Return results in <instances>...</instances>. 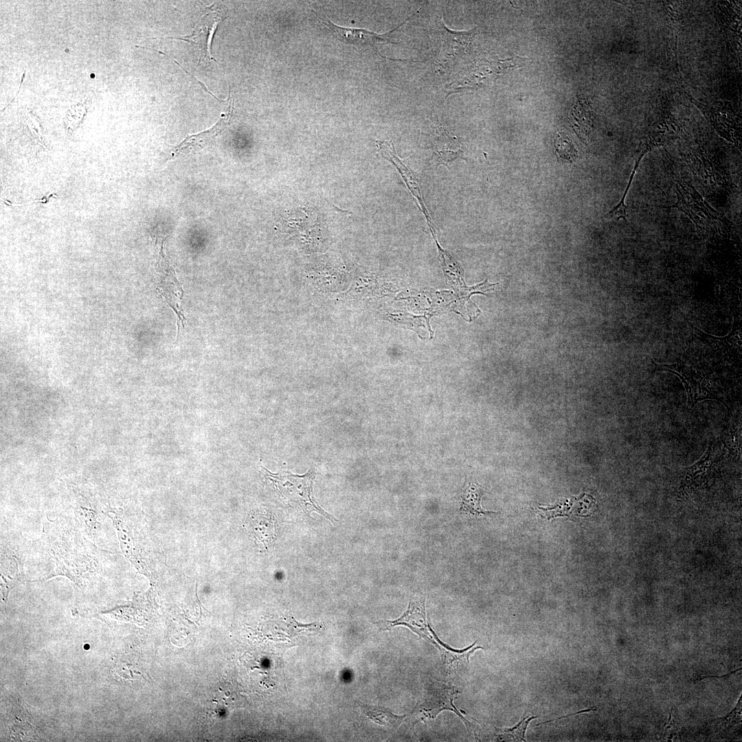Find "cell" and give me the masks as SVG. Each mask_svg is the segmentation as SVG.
<instances>
[{
    "label": "cell",
    "instance_id": "obj_2",
    "mask_svg": "<svg viewBox=\"0 0 742 742\" xmlns=\"http://www.w3.org/2000/svg\"><path fill=\"white\" fill-rule=\"evenodd\" d=\"M677 201L674 206L687 215L698 229L710 233L728 231L730 222L714 210L693 186L685 181L675 185Z\"/></svg>",
    "mask_w": 742,
    "mask_h": 742
},
{
    "label": "cell",
    "instance_id": "obj_12",
    "mask_svg": "<svg viewBox=\"0 0 742 742\" xmlns=\"http://www.w3.org/2000/svg\"><path fill=\"white\" fill-rule=\"evenodd\" d=\"M22 577V566L19 556L12 552H1V592L5 602L10 589L21 581Z\"/></svg>",
    "mask_w": 742,
    "mask_h": 742
},
{
    "label": "cell",
    "instance_id": "obj_10",
    "mask_svg": "<svg viewBox=\"0 0 742 742\" xmlns=\"http://www.w3.org/2000/svg\"><path fill=\"white\" fill-rule=\"evenodd\" d=\"M431 142L435 161L438 165L448 166L458 158H463L461 146L454 136H451L442 126L436 128L431 135Z\"/></svg>",
    "mask_w": 742,
    "mask_h": 742
},
{
    "label": "cell",
    "instance_id": "obj_5",
    "mask_svg": "<svg viewBox=\"0 0 742 742\" xmlns=\"http://www.w3.org/2000/svg\"><path fill=\"white\" fill-rule=\"evenodd\" d=\"M385 624L383 630L389 629L393 627L403 625L407 627L413 632L420 638L435 644L439 650L442 643L438 644L437 637L431 629L426 616L425 598L423 596L416 597L409 601L408 608L398 618L394 620L382 621Z\"/></svg>",
    "mask_w": 742,
    "mask_h": 742
},
{
    "label": "cell",
    "instance_id": "obj_6",
    "mask_svg": "<svg viewBox=\"0 0 742 742\" xmlns=\"http://www.w3.org/2000/svg\"><path fill=\"white\" fill-rule=\"evenodd\" d=\"M312 12L315 13L325 26L335 34L336 37L340 41L356 46H373L377 43L397 44L398 43L392 42L388 39L389 35L407 23L416 14L418 13L419 10H417L398 26L385 34H377L363 29L340 27L331 22L324 14L320 16L314 10H312Z\"/></svg>",
    "mask_w": 742,
    "mask_h": 742
},
{
    "label": "cell",
    "instance_id": "obj_11",
    "mask_svg": "<svg viewBox=\"0 0 742 742\" xmlns=\"http://www.w3.org/2000/svg\"><path fill=\"white\" fill-rule=\"evenodd\" d=\"M376 145L380 154L385 159L391 161L398 169L403 180L407 184V186L412 194L418 201L419 207L422 209L426 218L428 221L429 224L431 223L430 218H428L427 211L425 208L424 203L423 201L422 195L418 187V184L415 175L402 162L397 155L394 144L392 142L387 141H377Z\"/></svg>",
    "mask_w": 742,
    "mask_h": 742
},
{
    "label": "cell",
    "instance_id": "obj_4",
    "mask_svg": "<svg viewBox=\"0 0 742 742\" xmlns=\"http://www.w3.org/2000/svg\"><path fill=\"white\" fill-rule=\"evenodd\" d=\"M164 239L161 240L158 247V286L163 297L177 316V324L179 330L180 326H184V320H186L181 308L183 290L177 278L175 270L170 265L164 251Z\"/></svg>",
    "mask_w": 742,
    "mask_h": 742
},
{
    "label": "cell",
    "instance_id": "obj_22",
    "mask_svg": "<svg viewBox=\"0 0 742 742\" xmlns=\"http://www.w3.org/2000/svg\"><path fill=\"white\" fill-rule=\"evenodd\" d=\"M741 669V668H737V669H736L734 671H731L729 673H727V674H725V675H719H719H704V674H696V675H694L690 678V680L695 682V681H697V680H702L704 679L707 678V677H726V676L730 675V674H732V673H734L739 671Z\"/></svg>",
    "mask_w": 742,
    "mask_h": 742
},
{
    "label": "cell",
    "instance_id": "obj_13",
    "mask_svg": "<svg viewBox=\"0 0 742 742\" xmlns=\"http://www.w3.org/2000/svg\"><path fill=\"white\" fill-rule=\"evenodd\" d=\"M714 464L713 450L710 445L701 458L686 469L682 480L684 488H690L697 484L699 477H707L712 471Z\"/></svg>",
    "mask_w": 742,
    "mask_h": 742
},
{
    "label": "cell",
    "instance_id": "obj_14",
    "mask_svg": "<svg viewBox=\"0 0 742 742\" xmlns=\"http://www.w3.org/2000/svg\"><path fill=\"white\" fill-rule=\"evenodd\" d=\"M361 712L372 722L382 726L396 728L401 725L406 715H396L388 709L357 702Z\"/></svg>",
    "mask_w": 742,
    "mask_h": 742
},
{
    "label": "cell",
    "instance_id": "obj_18",
    "mask_svg": "<svg viewBox=\"0 0 742 742\" xmlns=\"http://www.w3.org/2000/svg\"><path fill=\"white\" fill-rule=\"evenodd\" d=\"M555 148L558 155L565 159L570 161L576 157V150L572 141L563 135H559L554 142Z\"/></svg>",
    "mask_w": 742,
    "mask_h": 742
},
{
    "label": "cell",
    "instance_id": "obj_17",
    "mask_svg": "<svg viewBox=\"0 0 742 742\" xmlns=\"http://www.w3.org/2000/svg\"><path fill=\"white\" fill-rule=\"evenodd\" d=\"M537 717H526L524 719H523L518 724L515 725L513 728H495V731H496L497 735H498V736H499L501 737H503V738L508 737L513 738L514 739H515L517 741H526L525 740V733H526L527 727H528L530 721L531 720L534 719H536Z\"/></svg>",
    "mask_w": 742,
    "mask_h": 742
},
{
    "label": "cell",
    "instance_id": "obj_9",
    "mask_svg": "<svg viewBox=\"0 0 742 742\" xmlns=\"http://www.w3.org/2000/svg\"><path fill=\"white\" fill-rule=\"evenodd\" d=\"M476 33V29L469 31L454 32L449 30L442 21L437 29V36L440 38V56L445 58H456L458 54L466 52Z\"/></svg>",
    "mask_w": 742,
    "mask_h": 742
},
{
    "label": "cell",
    "instance_id": "obj_7",
    "mask_svg": "<svg viewBox=\"0 0 742 742\" xmlns=\"http://www.w3.org/2000/svg\"><path fill=\"white\" fill-rule=\"evenodd\" d=\"M206 8L192 34L178 38L197 45L203 60L216 62L212 54V42L217 26L224 17L214 8V5Z\"/></svg>",
    "mask_w": 742,
    "mask_h": 742
},
{
    "label": "cell",
    "instance_id": "obj_16",
    "mask_svg": "<svg viewBox=\"0 0 742 742\" xmlns=\"http://www.w3.org/2000/svg\"><path fill=\"white\" fill-rule=\"evenodd\" d=\"M475 643L476 642L462 650H454L447 646L444 647L445 645L443 644L441 647L440 652L445 669L447 671H451L453 668H456L461 662H469L470 655H472L475 650L478 649H483L482 647H475Z\"/></svg>",
    "mask_w": 742,
    "mask_h": 742
},
{
    "label": "cell",
    "instance_id": "obj_1",
    "mask_svg": "<svg viewBox=\"0 0 742 742\" xmlns=\"http://www.w3.org/2000/svg\"><path fill=\"white\" fill-rule=\"evenodd\" d=\"M260 469L265 479L284 502L304 512L315 511L333 521V517L323 510L314 499L313 482L315 474L313 471L297 475L289 472L273 473L262 466Z\"/></svg>",
    "mask_w": 742,
    "mask_h": 742
},
{
    "label": "cell",
    "instance_id": "obj_15",
    "mask_svg": "<svg viewBox=\"0 0 742 742\" xmlns=\"http://www.w3.org/2000/svg\"><path fill=\"white\" fill-rule=\"evenodd\" d=\"M482 491L479 486L471 484L464 491L462 497L460 510L462 513L473 515H489L495 512L483 509L481 506Z\"/></svg>",
    "mask_w": 742,
    "mask_h": 742
},
{
    "label": "cell",
    "instance_id": "obj_3",
    "mask_svg": "<svg viewBox=\"0 0 742 742\" xmlns=\"http://www.w3.org/2000/svg\"><path fill=\"white\" fill-rule=\"evenodd\" d=\"M458 693L459 691L455 686L440 682L429 685L422 700L413 710L414 717L417 721L427 722L435 719L442 710H451L462 719L469 732H474L476 737L471 723L463 717L453 704Z\"/></svg>",
    "mask_w": 742,
    "mask_h": 742
},
{
    "label": "cell",
    "instance_id": "obj_19",
    "mask_svg": "<svg viewBox=\"0 0 742 742\" xmlns=\"http://www.w3.org/2000/svg\"><path fill=\"white\" fill-rule=\"evenodd\" d=\"M255 518V519L251 520V528H254L253 531L256 534L255 535L256 538L260 533H267V535L273 533V524L269 519H267V517L262 515ZM268 536L271 538L269 535Z\"/></svg>",
    "mask_w": 742,
    "mask_h": 742
},
{
    "label": "cell",
    "instance_id": "obj_21",
    "mask_svg": "<svg viewBox=\"0 0 742 742\" xmlns=\"http://www.w3.org/2000/svg\"><path fill=\"white\" fill-rule=\"evenodd\" d=\"M678 726H677L674 719V717H673L672 712H671L667 724L664 729L663 738L666 741H674L678 735Z\"/></svg>",
    "mask_w": 742,
    "mask_h": 742
},
{
    "label": "cell",
    "instance_id": "obj_20",
    "mask_svg": "<svg viewBox=\"0 0 742 742\" xmlns=\"http://www.w3.org/2000/svg\"><path fill=\"white\" fill-rule=\"evenodd\" d=\"M741 696L739 699V701L734 708L728 714L726 717L721 719L720 722L721 729H727L733 726L735 723L741 721Z\"/></svg>",
    "mask_w": 742,
    "mask_h": 742
},
{
    "label": "cell",
    "instance_id": "obj_8",
    "mask_svg": "<svg viewBox=\"0 0 742 742\" xmlns=\"http://www.w3.org/2000/svg\"><path fill=\"white\" fill-rule=\"evenodd\" d=\"M233 111V104L228 111L222 114L218 121L210 128L197 134L187 136L181 143L168 150L166 155L168 160L176 159L199 151L210 144L216 136L221 133L229 122Z\"/></svg>",
    "mask_w": 742,
    "mask_h": 742
}]
</instances>
